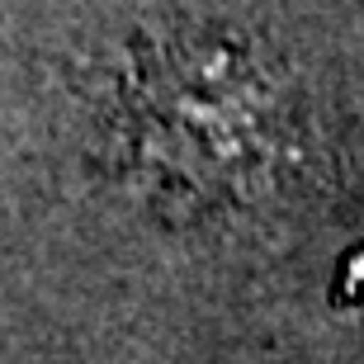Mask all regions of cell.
Returning a JSON list of instances; mask_svg holds the SVG:
<instances>
[{
    "mask_svg": "<svg viewBox=\"0 0 364 364\" xmlns=\"http://www.w3.org/2000/svg\"><path fill=\"white\" fill-rule=\"evenodd\" d=\"M279 151L270 85L246 57L161 48L137 71L133 156L171 194H228Z\"/></svg>",
    "mask_w": 364,
    "mask_h": 364,
    "instance_id": "6da1fadb",
    "label": "cell"
}]
</instances>
